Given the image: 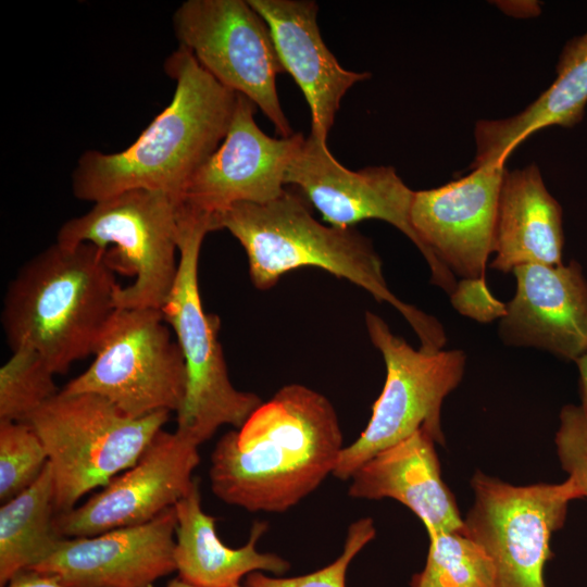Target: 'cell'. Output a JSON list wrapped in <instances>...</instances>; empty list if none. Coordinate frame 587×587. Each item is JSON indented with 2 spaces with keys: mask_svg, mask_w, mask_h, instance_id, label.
<instances>
[{
  "mask_svg": "<svg viewBox=\"0 0 587 587\" xmlns=\"http://www.w3.org/2000/svg\"><path fill=\"white\" fill-rule=\"evenodd\" d=\"M342 446L337 413L322 394L282 387L211 454L214 495L250 512L282 513L333 474Z\"/></svg>",
  "mask_w": 587,
  "mask_h": 587,
  "instance_id": "6da1fadb",
  "label": "cell"
},
{
  "mask_svg": "<svg viewBox=\"0 0 587 587\" xmlns=\"http://www.w3.org/2000/svg\"><path fill=\"white\" fill-rule=\"evenodd\" d=\"M164 68L175 80L171 103L125 150L84 152L73 171L72 190L99 202L133 189L166 192L182 202L190 178L224 140L237 93L220 84L178 47Z\"/></svg>",
  "mask_w": 587,
  "mask_h": 587,
  "instance_id": "7a4b0ae2",
  "label": "cell"
},
{
  "mask_svg": "<svg viewBox=\"0 0 587 587\" xmlns=\"http://www.w3.org/2000/svg\"><path fill=\"white\" fill-rule=\"evenodd\" d=\"M213 222L215 230H228L245 249L257 288L273 287L289 271L319 267L391 304L417 335L421 350L436 352L445 346L446 333L437 319L390 291L372 241L352 227L321 224L305 198L285 190L267 203H236Z\"/></svg>",
  "mask_w": 587,
  "mask_h": 587,
  "instance_id": "3957f363",
  "label": "cell"
},
{
  "mask_svg": "<svg viewBox=\"0 0 587 587\" xmlns=\"http://www.w3.org/2000/svg\"><path fill=\"white\" fill-rule=\"evenodd\" d=\"M118 287L105 249L55 241L24 263L7 288L1 322L12 351L33 349L54 374L65 373L93 353Z\"/></svg>",
  "mask_w": 587,
  "mask_h": 587,
  "instance_id": "277c9868",
  "label": "cell"
},
{
  "mask_svg": "<svg viewBox=\"0 0 587 587\" xmlns=\"http://www.w3.org/2000/svg\"><path fill=\"white\" fill-rule=\"evenodd\" d=\"M178 270L162 308L164 321L176 336L186 369V392L177 413V432L197 446L222 425L240 428L262 400L236 389L218 341L221 321L202 307L198 265L205 235L214 232L212 216L179 204Z\"/></svg>",
  "mask_w": 587,
  "mask_h": 587,
  "instance_id": "5b68a950",
  "label": "cell"
},
{
  "mask_svg": "<svg viewBox=\"0 0 587 587\" xmlns=\"http://www.w3.org/2000/svg\"><path fill=\"white\" fill-rule=\"evenodd\" d=\"M168 415L133 419L101 396L62 390L38 409L26 423L47 451L57 514L133 466Z\"/></svg>",
  "mask_w": 587,
  "mask_h": 587,
  "instance_id": "8992f818",
  "label": "cell"
},
{
  "mask_svg": "<svg viewBox=\"0 0 587 587\" xmlns=\"http://www.w3.org/2000/svg\"><path fill=\"white\" fill-rule=\"evenodd\" d=\"M179 203L159 190L124 191L63 223L57 242L112 246L107 257L113 268L135 275L132 285L117 288L115 308L162 310L178 270Z\"/></svg>",
  "mask_w": 587,
  "mask_h": 587,
  "instance_id": "52a82bcc",
  "label": "cell"
},
{
  "mask_svg": "<svg viewBox=\"0 0 587 587\" xmlns=\"http://www.w3.org/2000/svg\"><path fill=\"white\" fill-rule=\"evenodd\" d=\"M365 324L384 358L386 379L365 429L340 452L333 475L342 480L373 455L421 428L444 445L442 402L461 383L465 369L466 355L461 350H415L370 311Z\"/></svg>",
  "mask_w": 587,
  "mask_h": 587,
  "instance_id": "ba28073f",
  "label": "cell"
},
{
  "mask_svg": "<svg viewBox=\"0 0 587 587\" xmlns=\"http://www.w3.org/2000/svg\"><path fill=\"white\" fill-rule=\"evenodd\" d=\"M92 354L62 391L101 396L133 419L180 409L186 369L162 310L115 309Z\"/></svg>",
  "mask_w": 587,
  "mask_h": 587,
  "instance_id": "9c48e42d",
  "label": "cell"
},
{
  "mask_svg": "<svg viewBox=\"0 0 587 587\" xmlns=\"http://www.w3.org/2000/svg\"><path fill=\"white\" fill-rule=\"evenodd\" d=\"M474 502L463 533L491 558L498 587H546L550 540L566 521L570 502L583 498L567 477L561 484L515 486L476 471Z\"/></svg>",
  "mask_w": 587,
  "mask_h": 587,
  "instance_id": "30bf717a",
  "label": "cell"
},
{
  "mask_svg": "<svg viewBox=\"0 0 587 587\" xmlns=\"http://www.w3.org/2000/svg\"><path fill=\"white\" fill-rule=\"evenodd\" d=\"M173 28L179 47L224 87L251 100L280 137L295 134L276 88L285 70L266 22L248 0L185 1Z\"/></svg>",
  "mask_w": 587,
  "mask_h": 587,
  "instance_id": "8fae6325",
  "label": "cell"
},
{
  "mask_svg": "<svg viewBox=\"0 0 587 587\" xmlns=\"http://www.w3.org/2000/svg\"><path fill=\"white\" fill-rule=\"evenodd\" d=\"M505 164L473 168L440 187L414 191L411 225L432 284L451 295L461 278H486L494 253Z\"/></svg>",
  "mask_w": 587,
  "mask_h": 587,
  "instance_id": "7c38bea8",
  "label": "cell"
},
{
  "mask_svg": "<svg viewBox=\"0 0 587 587\" xmlns=\"http://www.w3.org/2000/svg\"><path fill=\"white\" fill-rule=\"evenodd\" d=\"M198 447L177 432L159 430L133 466L84 504L55 514L57 534L89 537L152 521L191 488L200 462Z\"/></svg>",
  "mask_w": 587,
  "mask_h": 587,
  "instance_id": "4fadbf2b",
  "label": "cell"
},
{
  "mask_svg": "<svg viewBox=\"0 0 587 587\" xmlns=\"http://www.w3.org/2000/svg\"><path fill=\"white\" fill-rule=\"evenodd\" d=\"M255 108L237 93L228 132L188 182L183 205L214 220L236 203L263 204L283 195L287 168L305 137L300 133L279 138L266 135L254 121Z\"/></svg>",
  "mask_w": 587,
  "mask_h": 587,
  "instance_id": "5bb4252c",
  "label": "cell"
},
{
  "mask_svg": "<svg viewBox=\"0 0 587 587\" xmlns=\"http://www.w3.org/2000/svg\"><path fill=\"white\" fill-rule=\"evenodd\" d=\"M287 184L299 187L330 226L350 228L364 220H382L421 250L410 220L414 191L391 166L349 170L333 157L327 142L309 134L287 168Z\"/></svg>",
  "mask_w": 587,
  "mask_h": 587,
  "instance_id": "9a60e30c",
  "label": "cell"
},
{
  "mask_svg": "<svg viewBox=\"0 0 587 587\" xmlns=\"http://www.w3.org/2000/svg\"><path fill=\"white\" fill-rule=\"evenodd\" d=\"M175 508L152 521L89 537H63L33 571L65 587H147L176 570Z\"/></svg>",
  "mask_w": 587,
  "mask_h": 587,
  "instance_id": "2e32d148",
  "label": "cell"
},
{
  "mask_svg": "<svg viewBox=\"0 0 587 587\" xmlns=\"http://www.w3.org/2000/svg\"><path fill=\"white\" fill-rule=\"evenodd\" d=\"M512 273L516 290L500 320V339L576 362L587 352V278L582 265L576 260L525 264Z\"/></svg>",
  "mask_w": 587,
  "mask_h": 587,
  "instance_id": "e0dca14e",
  "label": "cell"
},
{
  "mask_svg": "<svg viewBox=\"0 0 587 587\" xmlns=\"http://www.w3.org/2000/svg\"><path fill=\"white\" fill-rule=\"evenodd\" d=\"M264 18L286 73L302 91L311 112L310 135L327 142L340 101L354 84L371 77L344 68L324 43L316 2L248 0Z\"/></svg>",
  "mask_w": 587,
  "mask_h": 587,
  "instance_id": "ac0fdd59",
  "label": "cell"
},
{
  "mask_svg": "<svg viewBox=\"0 0 587 587\" xmlns=\"http://www.w3.org/2000/svg\"><path fill=\"white\" fill-rule=\"evenodd\" d=\"M436 441L423 428L379 451L352 475L349 496L391 498L409 508L428 536L464 529L455 498L441 477Z\"/></svg>",
  "mask_w": 587,
  "mask_h": 587,
  "instance_id": "d6986e66",
  "label": "cell"
},
{
  "mask_svg": "<svg viewBox=\"0 0 587 587\" xmlns=\"http://www.w3.org/2000/svg\"><path fill=\"white\" fill-rule=\"evenodd\" d=\"M563 211L536 164L505 171L490 267L511 273L525 264L563 263Z\"/></svg>",
  "mask_w": 587,
  "mask_h": 587,
  "instance_id": "ffe728a7",
  "label": "cell"
},
{
  "mask_svg": "<svg viewBox=\"0 0 587 587\" xmlns=\"http://www.w3.org/2000/svg\"><path fill=\"white\" fill-rule=\"evenodd\" d=\"M555 71L553 83L520 113L476 123L471 168L505 164L512 151L534 133L582 122L587 104V30L566 41Z\"/></svg>",
  "mask_w": 587,
  "mask_h": 587,
  "instance_id": "44dd1931",
  "label": "cell"
},
{
  "mask_svg": "<svg viewBox=\"0 0 587 587\" xmlns=\"http://www.w3.org/2000/svg\"><path fill=\"white\" fill-rule=\"evenodd\" d=\"M174 559L179 578L196 587H234L255 571L284 574L290 564L274 553H262L255 544L266 530L255 522L248 542L237 549L225 546L216 534L215 519L201 508L199 480L175 505Z\"/></svg>",
  "mask_w": 587,
  "mask_h": 587,
  "instance_id": "7402d4cb",
  "label": "cell"
},
{
  "mask_svg": "<svg viewBox=\"0 0 587 587\" xmlns=\"http://www.w3.org/2000/svg\"><path fill=\"white\" fill-rule=\"evenodd\" d=\"M54 484L48 461L38 478L0 509V587L30 570L58 547Z\"/></svg>",
  "mask_w": 587,
  "mask_h": 587,
  "instance_id": "603a6c76",
  "label": "cell"
},
{
  "mask_svg": "<svg viewBox=\"0 0 587 587\" xmlns=\"http://www.w3.org/2000/svg\"><path fill=\"white\" fill-rule=\"evenodd\" d=\"M428 537L425 566L412 576L410 587H498L491 558L463 530Z\"/></svg>",
  "mask_w": 587,
  "mask_h": 587,
  "instance_id": "cb8c5ba5",
  "label": "cell"
},
{
  "mask_svg": "<svg viewBox=\"0 0 587 587\" xmlns=\"http://www.w3.org/2000/svg\"><path fill=\"white\" fill-rule=\"evenodd\" d=\"M55 375L33 349L20 348L0 369V421L23 422L60 390Z\"/></svg>",
  "mask_w": 587,
  "mask_h": 587,
  "instance_id": "d4e9b609",
  "label": "cell"
},
{
  "mask_svg": "<svg viewBox=\"0 0 587 587\" xmlns=\"http://www.w3.org/2000/svg\"><path fill=\"white\" fill-rule=\"evenodd\" d=\"M48 463L42 441L23 422L0 421V500H11L29 487Z\"/></svg>",
  "mask_w": 587,
  "mask_h": 587,
  "instance_id": "484cf974",
  "label": "cell"
},
{
  "mask_svg": "<svg viewBox=\"0 0 587 587\" xmlns=\"http://www.w3.org/2000/svg\"><path fill=\"white\" fill-rule=\"evenodd\" d=\"M376 530L371 517L353 522L346 536L341 554L329 565L313 573L296 577H270L261 572H251L246 577V587H346L349 563L374 537Z\"/></svg>",
  "mask_w": 587,
  "mask_h": 587,
  "instance_id": "4316f807",
  "label": "cell"
},
{
  "mask_svg": "<svg viewBox=\"0 0 587 587\" xmlns=\"http://www.w3.org/2000/svg\"><path fill=\"white\" fill-rule=\"evenodd\" d=\"M554 444L563 471L587 498V412L580 404L561 409Z\"/></svg>",
  "mask_w": 587,
  "mask_h": 587,
  "instance_id": "83f0119b",
  "label": "cell"
},
{
  "mask_svg": "<svg viewBox=\"0 0 587 587\" xmlns=\"http://www.w3.org/2000/svg\"><path fill=\"white\" fill-rule=\"evenodd\" d=\"M450 301L459 313L479 323L501 320L507 313V303L491 294L486 278H461Z\"/></svg>",
  "mask_w": 587,
  "mask_h": 587,
  "instance_id": "f1b7e54d",
  "label": "cell"
},
{
  "mask_svg": "<svg viewBox=\"0 0 587 587\" xmlns=\"http://www.w3.org/2000/svg\"><path fill=\"white\" fill-rule=\"evenodd\" d=\"M5 587H65L55 577L33 570L16 574Z\"/></svg>",
  "mask_w": 587,
  "mask_h": 587,
  "instance_id": "f546056e",
  "label": "cell"
},
{
  "mask_svg": "<svg viewBox=\"0 0 587 587\" xmlns=\"http://www.w3.org/2000/svg\"><path fill=\"white\" fill-rule=\"evenodd\" d=\"M575 363L579 373L580 405L587 412V352Z\"/></svg>",
  "mask_w": 587,
  "mask_h": 587,
  "instance_id": "4dcf8cb0",
  "label": "cell"
},
{
  "mask_svg": "<svg viewBox=\"0 0 587 587\" xmlns=\"http://www.w3.org/2000/svg\"><path fill=\"white\" fill-rule=\"evenodd\" d=\"M167 587H196L193 585H190L184 580H182L180 578H175V579H172Z\"/></svg>",
  "mask_w": 587,
  "mask_h": 587,
  "instance_id": "1f68e13d",
  "label": "cell"
},
{
  "mask_svg": "<svg viewBox=\"0 0 587 587\" xmlns=\"http://www.w3.org/2000/svg\"><path fill=\"white\" fill-rule=\"evenodd\" d=\"M234 587H242V586H240V585H236V586H234ZM245 587H246V586H245Z\"/></svg>",
  "mask_w": 587,
  "mask_h": 587,
  "instance_id": "d6a6232c",
  "label": "cell"
},
{
  "mask_svg": "<svg viewBox=\"0 0 587 587\" xmlns=\"http://www.w3.org/2000/svg\"><path fill=\"white\" fill-rule=\"evenodd\" d=\"M147 587H152V585H150V586H147Z\"/></svg>",
  "mask_w": 587,
  "mask_h": 587,
  "instance_id": "836d02e7",
  "label": "cell"
}]
</instances>
